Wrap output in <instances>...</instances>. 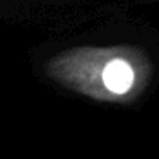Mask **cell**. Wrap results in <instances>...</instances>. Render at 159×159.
<instances>
[{
    "instance_id": "1",
    "label": "cell",
    "mask_w": 159,
    "mask_h": 159,
    "mask_svg": "<svg viewBox=\"0 0 159 159\" xmlns=\"http://www.w3.org/2000/svg\"><path fill=\"white\" fill-rule=\"evenodd\" d=\"M43 72L57 86L79 96L128 104L147 91L154 65L139 46L80 45L52 55Z\"/></svg>"
}]
</instances>
